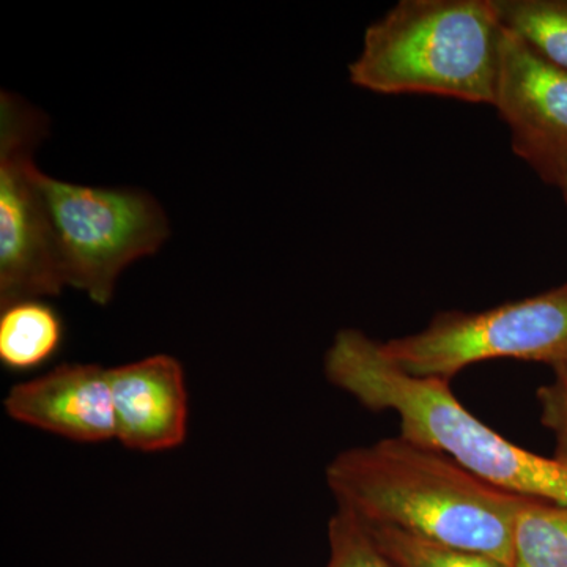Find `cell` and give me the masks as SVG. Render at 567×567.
Listing matches in <instances>:
<instances>
[{
    "label": "cell",
    "instance_id": "7",
    "mask_svg": "<svg viewBox=\"0 0 567 567\" xmlns=\"http://www.w3.org/2000/svg\"><path fill=\"white\" fill-rule=\"evenodd\" d=\"M492 106L518 158L558 188L567 174V71L503 28Z\"/></svg>",
    "mask_w": 567,
    "mask_h": 567
},
{
    "label": "cell",
    "instance_id": "6",
    "mask_svg": "<svg viewBox=\"0 0 567 567\" xmlns=\"http://www.w3.org/2000/svg\"><path fill=\"white\" fill-rule=\"evenodd\" d=\"M47 115L11 92L0 95V309L55 297L66 287L33 152Z\"/></svg>",
    "mask_w": 567,
    "mask_h": 567
},
{
    "label": "cell",
    "instance_id": "4",
    "mask_svg": "<svg viewBox=\"0 0 567 567\" xmlns=\"http://www.w3.org/2000/svg\"><path fill=\"white\" fill-rule=\"evenodd\" d=\"M41 183L66 287L93 303H110L123 271L169 238L166 213L142 189L76 185L47 174Z\"/></svg>",
    "mask_w": 567,
    "mask_h": 567
},
{
    "label": "cell",
    "instance_id": "16",
    "mask_svg": "<svg viewBox=\"0 0 567 567\" xmlns=\"http://www.w3.org/2000/svg\"><path fill=\"white\" fill-rule=\"evenodd\" d=\"M558 188L561 189L563 197H565V203L567 205V174L563 177V181L559 182Z\"/></svg>",
    "mask_w": 567,
    "mask_h": 567
},
{
    "label": "cell",
    "instance_id": "3",
    "mask_svg": "<svg viewBox=\"0 0 567 567\" xmlns=\"http://www.w3.org/2000/svg\"><path fill=\"white\" fill-rule=\"evenodd\" d=\"M502 37L495 0H401L365 29L350 82L380 95L494 104Z\"/></svg>",
    "mask_w": 567,
    "mask_h": 567
},
{
    "label": "cell",
    "instance_id": "5",
    "mask_svg": "<svg viewBox=\"0 0 567 567\" xmlns=\"http://www.w3.org/2000/svg\"><path fill=\"white\" fill-rule=\"evenodd\" d=\"M402 371L450 380L468 365L513 358L567 364V282L484 311L439 312L423 331L383 342Z\"/></svg>",
    "mask_w": 567,
    "mask_h": 567
},
{
    "label": "cell",
    "instance_id": "2",
    "mask_svg": "<svg viewBox=\"0 0 567 567\" xmlns=\"http://www.w3.org/2000/svg\"><path fill=\"white\" fill-rule=\"evenodd\" d=\"M331 385L371 412H393L401 436L456 461L470 473L522 496L567 505V464L514 445L461 404L450 380L402 371L383 342L353 328L336 333L323 361Z\"/></svg>",
    "mask_w": 567,
    "mask_h": 567
},
{
    "label": "cell",
    "instance_id": "10",
    "mask_svg": "<svg viewBox=\"0 0 567 567\" xmlns=\"http://www.w3.org/2000/svg\"><path fill=\"white\" fill-rule=\"evenodd\" d=\"M61 316L43 300L7 306L0 316V361L11 371H31L61 349Z\"/></svg>",
    "mask_w": 567,
    "mask_h": 567
},
{
    "label": "cell",
    "instance_id": "12",
    "mask_svg": "<svg viewBox=\"0 0 567 567\" xmlns=\"http://www.w3.org/2000/svg\"><path fill=\"white\" fill-rule=\"evenodd\" d=\"M499 21L567 71V0H495Z\"/></svg>",
    "mask_w": 567,
    "mask_h": 567
},
{
    "label": "cell",
    "instance_id": "13",
    "mask_svg": "<svg viewBox=\"0 0 567 567\" xmlns=\"http://www.w3.org/2000/svg\"><path fill=\"white\" fill-rule=\"evenodd\" d=\"M364 527L383 554L399 567H511L486 555L431 543L402 529L379 525Z\"/></svg>",
    "mask_w": 567,
    "mask_h": 567
},
{
    "label": "cell",
    "instance_id": "9",
    "mask_svg": "<svg viewBox=\"0 0 567 567\" xmlns=\"http://www.w3.org/2000/svg\"><path fill=\"white\" fill-rule=\"evenodd\" d=\"M115 440L137 453H163L188 434L185 371L171 354L110 369Z\"/></svg>",
    "mask_w": 567,
    "mask_h": 567
},
{
    "label": "cell",
    "instance_id": "15",
    "mask_svg": "<svg viewBox=\"0 0 567 567\" xmlns=\"http://www.w3.org/2000/svg\"><path fill=\"white\" fill-rule=\"evenodd\" d=\"M554 372V380L537 390V402L540 423L555 436V458L567 464V364Z\"/></svg>",
    "mask_w": 567,
    "mask_h": 567
},
{
    "label": "cell",
    "instance_id": "14",
    "mask_svg": "<svg viewBox=\"0 0 567 567\" xmlns=\"http://www.w3.org/2000/svg\"><path fill=\"white\" fill-rule=\"evenodd\" d=\"M328 543L327 567H399L377 546L364 525L346 511L336 509L328 522Z\"/></svg>",
    "mask_w": 567,
    "mask_h": 567
},
{
    "label": "cell",
    "instance_id": "8",
    "mask_svg": "<svg viewBox=\"0 0 567 567\" xmlns=\"http://www.w3.org/2000/svg\"><path fill=\"white\" fill-rule=\"evenodd\" d=\"M7 415L48 434L78 443L115 440L110 369L62 364L9 391Z\"/></svg>",
    "mask_w": 567,
    "mask_h": 567
},
{
    "label": "cell",
    "instance_id": "1",
    "mask_svg": "<svg viewBox=\"0 0 567 567\" xmlns=\"http://www.w3.org/2000/svg\"><path fill=\"white\" fill-rule=\"evenodd\" d=\"M324 477L338 509L361 524L514 567V522L524 496L481 480L446 454L390 436L342 451Z\"/></svg>",
    "mask_w": 567,
    "mask_h": 567
},
{
    "label": "cell",
    "instance_id": "11",
    "mask_svg": "<svg viewBox=\"0 0 567 567\" xmlns=\"http://www.w3.org/2000/svg\"><path fill=\"white\" fill-rule=\"evenodd\" d=\"M513 550L514 567H567V505L524 496Z\"/></svg>",
    "mask_w": 567,
    "mask_h": 567
}]
</instances>
